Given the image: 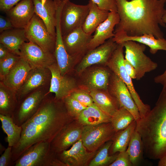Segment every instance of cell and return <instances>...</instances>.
Instances as JSON below:
<instances>
[{
	"label": "cell",
	"instance_id": "cell-40",
	"mask_svg": "<svg viewBox=\"0 0 166 166\" xmlns=\"http://www.w3.org/2000/svg\"><path fill=\"white\" fill-rule=\"evenodd\" d=\"M133 166L126 150L119 152L115 160L109 166Z\"/></svg>",
	"mask_w": 166,
	"mask_h": 166
},
{
	"label": "cell",
	"instance_id": "cell-17",
	"mask_svg": "<svg viewBox=\"0 0 166 166\" xmlns=\"http://www.w3.org/2000/svg\"><path fill=\"white\" fill-rule=\"evenodd\" d=\"M97 150L90 152L83 144L81 138L69 149L57 154V158L66 166H89Z\"/></svg>",
	"mask_w": 166,
	"mask_h": 166
},
{
	"label": "cell",
	"instance_id": "cell-34",
	"mask_svg": "<svg viewBox=\"0 0 166 166\" xmlns=\"http://www.w3.org/2000/svg\"><path fill=\"white\" fill-rule=\"evenodd\" d=\"M112 143V140H110L102 146L89 162V166H109L113 162L119 152L112 155L109 154V150Z\"/></svg>",
	"mask_w": 166,
	"mask_h": 166
},
{
	"label": "cell",
	"instance_id": "cell-46",
	"mask_svg": "<svg viewBox=\"0 0 166 166\" xmlns=\"http://www.w3.org/2000/svg\"><path fill=\"white\" fill-rule=\"evenodd\" d=\"M10 52L5 45L0 43V60L6 57Z\"/></svg>",
	"mask_w": 166,
	"mask_h": 166
},
{
	"label": "cell",
	"instance_id": "cell-16",
	"mask_svg": "<svg viewBox=\"0 0 166 166\" xmlns=\"http://www.w3.org/2000/svg\"><path fill=\"white\" fill-rule=\"evenodd\" d=\"M112 73L108 67L87 68L81 75V82L78 88L89 92L96 90H108Z\"/></svg>",
	"mask_w": 166,
	"mask_h": 166
},
{
	"label": "cell",
	"instance_id": "cell-2",
	"mask_svg": "<svg viewBox=\"0 0 166 166\" xmlns=\"http://www.w3.org/2000/svg\"><path fill=\"white\" fill-rule=\"evenodd\" d=\"M120 21L115 34L124 33L129 36L151 34L164 38L160 26L166 27L162 20L166 0H115Z\"/></svg>",
	"mask_w": 166,
	"mask_h": 166
},
{
	"label": "cell",
	"instance_id": "cell-33",
	"mask_svg": "<svg viewBox=\"0 0 166 166\" xmlns=\"http://www.w3.org/2000/svg\"><path fill=\"white\" fill-rule=\"evenodd\" d=\"M126 151L133 166L139 165L143 159L144 150L141 135L136 130L131 137Z\"/></svg>",
	"mask_w": 166,
	"mask_h": 166
},
{
	"label": "cell",
	"instance_id": "cell-27",
	"mask_svg": "<svg viewBox=\"0 0 166 166\" xmlns=\"http://www.w3.org/2000/svg\"><path fill=\"white\" fill-rule=\"evenodd\" d=\"M111 118L94 103L83 110L75 119L84 126L110 122Z\"/></svg>",
	"mask_w": 166,
	"mask_h": 166
},
{
	"label": "cell",
	"instance_id": "cell-6",
	"mask_svg": "<svg viewBox=\"0 0 166 166\" xmlns=\"http://www.w3.org/2000/svg\"><path fill=\"white\" fill-rule=\"evenodd\" d=\"M122 43L125 49L124 58L135 68L137 80H140L146 73L157 68V64L144 53L145 45L132 41H126Z\"/></svg>",
	"mask_w": 166,
	"mask_h": 166
},
{
	"label": "cell",
	"instance_id": "cell-49",
	"mask_svg": "<svg viewBox=\"0 0 166 166\" xmlns=\"http://www.w3.org/2000/svg\"><path fill=\"white\" fill-rule=\"evenodd\" d=\"M4 147L0 143V152L2 153L3 151H4L6 149L4 148Z\"/></svg>",
	"mask_w": 166,
	"mask_h": 166
},
{
	"label": "cell",
	"instance_id": "cell-18",
	"mask_svg": "<svg viewBox=\"0 0 166 166\" xmlns=\"http://www.w3.org/2000/svg\"><path fill=\"white\" fill-rule=\"evenodd\" d=\"M48 69L51 75L49 92L55 94V98L56 100H63L78 88L74 79L66 75L62 76L61 74L56 62L50 66Z\"/></svg>",
	"mask_w": 166,
	"mask_h": 166
},
{
	"label": "cell",
	"instance_id": "cell-35",
	"mask_svg": "<svg viewBox=\"0 0 166 166\" xmlns=\"http://www.w3.org/2000/svg\"><path fill=\"white\" fill-rule=\"evenodd\" d=\"M134 120L133 116L128 111L120 107L111 117L110 123L117 132L127 128Z\"/></svg>",
	"mask_w": 166,
	"mask_h": 166
},
{
	"label": "cell",
	"instance_id": "cell-37",
	"mask_svg": "<svg viewBox=\"0 0 166 166\" xmlns=\"http://www.w3.org/2000/svg\"><path fill=\"white\" fill-rule=\"evenodd\" d=\"M21 58L19 55L11 52L0 60V77L1 81L9 73Z\"/></svg>",
	"mask_w": 166,
	"mask_h": 166
},
{
	"label": "cell",
	"instance_id": "cell-30",
	"mask_svg": "<svg viewBox=\"0 0 166 166\" xmlns=\"http://www.w3.org/2000/svg\"><path fill=\"white\" fill-rule=\"evenodd\" d=\"M136 125V122L134 120L125 129L115 132L111 140L112 143L109 151L110 155L126 150Z\"/></svg>",
	"mask_w": 166,
	"mask_h": 166
},
{
	"label": "cell",
	"instance_id": "cell-10",
	"mask_svg": "<svg viewBox=\"0 0 166 166\" xmlns=\"http://www.w3.org/2000/svg\"><path fill=\"white\" fill-rule=\"evenodd\" d=\"M118 45L112 38L97 47L88 50L78 63L76 69L77 73L81 75L86 69L94 65L106 66Z\"/></svg>",
	"mask_w": 166,
	"mask_h": 166
},
{
	"label": "cell",
	"instance_id": "cell-26",
	"mask_svg": "<svg viewBox=\"0 0 166 166\" xmlns=\"http://www.w3.org/2000/svg\"><path fill=\"white\" fill-rule=\"evenodd\" d=\"M29 42L26 37L25 30L13 28L0 33V43L7 47L10 51L19 55L20 49L22 44Z\"/></svg>",
	"mask_w": 166,
	"mask_h": 166
},
{
	"label": "cell",
	"instance_id": "cell-5",
	"mask_svg": "<svg viewBox=\"0 0 166 166\" xmlns=\"http://www.w3.org/2000/svg\"><path fill=\"white\" fill-rule=\"evenodd\" d=\"M124 46L122 43L118 44L106 65L111 71L118 77L125 84L129 90L136 105L140 117H144L150 111V106L144 104L136 91L132 79L127 73L124 64Z\"/></svg>",
	"mask_w": 166,
	"mask_h": 166
},
{
	"label": "cell",
	"instance_id": "cell-45",
	"mask_svg": "<svg viewBox=\"0 0 166 166\" xmlns=\"http://www.w3.org/2000/svg\"><path fill=\"white\" fill-rule=\"evenodd\" d=\"M154 82L161 84L163 86V89H166V69L162 74L156 76L154 78Z\"/></svg>",
	"mask_w": 166,
	"mask_h": 166
},
{
	"label": "cell",
	"instance_id": "cell-1",
	"mask_svg": "<svg viewBox=\"0 0 166 166\" xmlns=\"http://www.w3.org/2000/svg\"><path fill=\"white\" fill-rule=\"evenodd\" d=\"M75 119L68 114L63 100L45 97L36 113L21 126L20 139L12 147L13 163L32 145L41 141L50 143L64 126Z\"/></svg>",
	"mask_w": 166,
	"mask_h": 166
},
{
	"label": "cell",
	"instance_id": "cell-14",
	"mask_svg": "<svg viewBox=\"0 0 166 166\" xmlns=\"http://www.w3.org/2000/svg\"><path fill=\"white\" fill-rule=\"evenodd\" d=\"M42 91L38 90L30 93L17 104L12 118L17 125L21 126L37 111L45 97Z\"/></svg>",
	"mask_w": 166,
	"mask_h": 166
},
{
	"label": "cell",
	"instance_id": "cell-39",
	"mask_svg": "<svg viewBox=\"0 0 166 166\" xmlns=\"http://www.w3.org/2000/svg\"><path fill=\"white\" fill-rule=\"evenodd\" d=\"M95 4L101 9L109 12H117L115 0H89Z\"/></svg>",
	"mask_w": 166,
	"mask_h": 166
},
{
	"label": "cell",
	"instance_id": "cell-12",
	"mask_svg": "<svg viewBox=\"0 0 166 166\" xmlns=\"http://www.w3.org/2000/svg\"><path fill=\"white\" fill-rule=\"evenodd\" d=\"M20 56L32 69L48 68L56 62L54 54L45 51L36 44L30 41L22 44L20 49Z\"/></svg>",
	"mask_w": 166,
	"mask_h": 166
},
{
	"label": "cell",
	"instance_id": "cell-41",
	"mask_svg": "<svg viewBox=\"0 0 166 166\" xmlns=\"http://www.w3.org/2000/svg\"><path fill=\"white\" fill-rule=\"evenodd\" d=\"M12 147L8 146L0 157V166L14 165L12 160Z\"/></svg>",
	"mask_w": 166,
	"mask_h": 166
},
{
	"label": "cell",
	"instance_id": "cell-8",
	"mask_svg": "<svg viewBox=\"0 0 166 166\" xmlns=\"http://www.w3.org/2000/svg\"><path fill=\"white\" fill-rule=\"evenodd\" d=\"M25 30L29 41L36 44L45 51L54 54L56 38L49 33L43 21L35 13Z\"/></svg>",
	"mask_w": 166,
	"mask_h": 166
},
{
	"label": "cell",
	"instance_id": "cell-3",
	"mask_svg": "<svg viewBox=\"0 0 166 166\" xmlns=\"http://www.w3.org/2000/svg\"><path fill=\"white\" fill-rule=\"evenodd\" d=\"M144 152L151 159L159 160L166 155V89H163L154 107L136 122Z\"/></svg>",
	"mask_w": 166,
	"mask_h": 166
},
{
	"label": "cell",
	"instance_id": "cell-7",
	"mask_svg": "<svg viewBox=\"0 0 166 166\" xmlns=\"http://www.w3.org/2000/svg\"><path fill=\"white\" fill-rule=\"evenodd\" d=\"M70 0H63L61 11L60 25L62 36L82 27L89 11L88 4L77 5Z\"/></svg>",
	"mask_w": 166,
	"mask_h": 166
},
{
	"label": "cell",
	"instance_id": "cell-9",
	"mask_svg": "<svg viewBox=\"0 0 166 166\" xmlns=\"http://www.w3.org/2000/svg\"><path fill=\"white\" fill-rule=\"evenodd\" d=\"M115 132L110 122L84 126L81 139L88 151H95L111 140Z\"/></svg>",
	"mask_w": 166,
	"mask_h": 166
},
{
	"label": "cell",
	"instance_id": "cell-42",
	"mask_svg": "<svg viewBox=\"0 0 166 166\" xmlns=\"http://www.w3.org/2000/svg\"><path fill=\"white\" fill-rule=\"evenodd\" d=\"M21 0H0V10L6 13Z\"/></svg>",
	"mask_w": 166,
	"mask_h": 166
},
{
	"label": "cell",
	"instance_id": "cell-20",
	"mask_svg": "<svg viewBox=\"0 0 166 166\" xmlns=\"http://www.w3.org/2000/svg\"><path fill=\"white\" fill-rule=\"evenodd\" d=\"M119 21V17L117 12H109L107 18L95 31L88 45V50L94 49L103 44L108 39L114 37L115 27Z\"/></svg>",
	"mask_w": 166,
	"mask_h": 166
},
{
	"label": "cell",
	"instance_id": "cell-29",
	"mask_svg": "<svg viewBox=\"0 0 166 166\" xmlns=\"http://www.w3.org/2000/svg\"><path fill=\"white\" fill-rule=\"evenodd\" d=\"M88 4L89 12L82 28L86 34H92L97 27L107 18L109 12L100 9L90 0Z\"/></svg>",
	"mask_w": 166,
	"mask_h": 166
},
{
	"label": "cell",
	"instance_id": "cell-11",
	"mask_svg": "<svg viewBox=\"0 0 166 166\" xmlns=\"http://www.w3.org/2000/svg\"><path fill=\"white\" fill-rule=\"evenodd\" d=\"M108 90L117 101L120 107L124 108L132 114L136 122L140 119L138 108L127 87L112 72Z\"/></svg>",
	"mask_w": 166,
	"mask_h": 166
},
{
	"label": "cell",
	"instance_id": "cell-28",
	"mask_svg": "<svg viewBox=\"0 0 166 166\" xmlns=\"http://www.w3.org/2000/svg\"><path fill=\"white\" fill-rule=\"evenodd\" d=\"M89 93L94 103L102 110L111 117L120 108L117 101L108 90H96Z\"/></svg>",
	"mask_w": 166,
	"mask_h": 166
},
{
	"label": "cell",
	"instance_id": "cell-4",
	"mask_svg": "<svg viewBox=\"0 0 166 166\" xmlns=\"http://www.w3.org/2000/svg\"><path fill=\"white\" fill-rule=\"evenodd\" d=\"M15 166H66L52 150L50 143H37L27 148L14 162Z\"/></svg>",
	"mask_w": 166,
	"mask_h": 166
},
{
	"label": "cell",
	"instance_id": "cell-48",
	"mask_svg": "<svg viewBox=\"0 0 166 166\" xmlns=\"http://www.w3.org/2000/svg\"><path fill=\"white\" fill-rule=\"evenodd\" d=\"M162 20L163 22L166 25V9L165 10L162 16ZM166 40V38H165Z\"/></svg>",
	"mask_w": 166,
	"mask_h": 166
},
{
	"label": "cell",
	"instance_id": "cell-25",
	"mask_svg": "<svg viewBox=\"0 0 166 166\" xmlns=\"http://www.w3.org/2000/svg\"><path fill=\"white\" fill-rule=\"evenodd\" d=\"M113 40L117 44L132 41L148 46L152 54H156L159 50L166 51V40L164 38H156L151 34H144L138 36H129L124 33L115 34Z\"/></svg>",
	"mask_w": 166,
	"mask_h": 166
},
{
	"label": "cell",
	"instance_id": "cell-19",
	"mask_svg": "<svg viewBox=\"0 0 166 166\" xmlns=\"http://www.w3.org/2000/svg\"><path fill=\"white\" fill-rule=\"evenodd\" d=\"M5 13L14 28L25 29L35 13L33 0H21Z\"/></svg>",
	"mask_w": 166,
	"mask_h": 166
},
{
	"label": "cell",
	"instance_id": "cell-32",
	"mask_svg": "<svg viewBox=\"0 0 166 166\" xmlns=\"http://www.w3.org/2000/svg\"><path fill=\"white\" fill-rule=\"evenodd\" d=\"M0 120L3 131L7 135L8 146H15L19 142L22 131V126L17 125L11 117L0 114Z\"/></svg>",
	"mask_w": 166,
	"mask_h": 166
},
{
	"label": "cell",
	"instance_id": "cell-47",
	"mask_svg": "<svg viewBox=\"0 0 166 166\" xmlns=\"http://www.w3.org/2000/svg\"><path fill=\"white\" fill-rule=\"evenodd\" d=\"M159 160L158 166H166V155Z\"/></svg>",
	"mask_w": 166,
	"mask_h": 166
},
{
	"label": "cell",
	"instance_id": "cell-23",
	"mask_svg": "<svg viewBox=\"0 0 166 166\" xmlns=\"http://www.w3.org/2000/svg\"><path fill=\"white\" fill-rule=\"evenodd\" d=\"M50 74L51 73L48 68L32 69L25 82L16 93L18 101L33 90L45 84L48 81Z\"/></svg>",
	"mask_w": 166,
	"mask_h": 166
},
{
	"label": "cell",
	"instance_id": "cell-13",
	"mask_svg": "<svg viewBox=\"0 0 166 166\" xmlns=\"http://www.w3.org/2000/svg\"><path fill=\"white\" fill-rule=\"evenodd\" d=\"M83 127L75 119L64 126L50 143L52 151L57 154L69 149L81 138Z\"/></svg>",
	"mask_w": 166,
	"mask_h": 166
},
{
	"label": "cell",
	"instance_id": "cell-22",
	"mask_svg": "<svg viewBox=\"0 0 166 166\" xmlns=\"http://www.w3.org/2000/svg\"><path fill=\"white\" fill-rule=\"evenodd\" d=\"M35 13L43 21L49 33L56 38L57 6L53 0H33Z\"/></svg>",
	"mask_w": 166,
	"mask_h": 166
},
{
	"label": "cell",
	"instance_id": "cell-36",
	"mask_svg": "<svg viewBox=\"0 0 166 166\" xmlns=\"http://www.w3.org/2000/svg\"><path fill=\"white\" fill-rule=\"evenodd\" d=\"M68 114L75 119L87 107L83 105L70 95L63 99Z\"/></svg>",
	"mask_w": 166,
	"mask_h": 166
},
{
	"label": "cell",
	"instance_id": "cell-21",
	"mask_svg": "<svg viewBox=\"0 0 166 166\" xmlns=\"http://www.w3.org/2000/svg\"><path fill=\"white\" fill-rule=\"evenodd\" d=\"M56 39L54 53L61 74L66 75L77 63L75 60L67 53L64 45L60 25V16H57Z\"/></svg>",
	"mask_w": 166,
	"mask_h": 166
},
{
	"label": "cell",
	"instance_id": "cell-31",
	"mask_svg": "<svg viewBox=\"0 0 166 166\" xmlns=\"http://www.w3.org/2000/svg\"><path fill=\"white\" fill-rule=\"evenodd\" d=\"M6 86L0 85V114L12 117L18 103L16 92Z\"/></svg>",
	"mask_w": 166,
	"mask_h": 166
},
{
	"label": "cell",
	"instance_id": "cell-38",
	"mask_svg": "<svg viewBox=\"0 0 166 166\" xmlns=\"http://www.w3.org/2000/svg\"><path fill=\"white\" fill-rule=\"evenodd\" d=\"M70 95L86 107L90 106L94 103L89 93L85 90L78 88L73 91Z\"/></svg>",
	"mask_w": 166,
	"mask_h": 166
},
{
	"label": "cell",
	"instance_id": "cell-43",
	"mask_svg": "<svg viewBox=\"0 0 166 166\" xmlns=\"http://www.w3.org/2000/svg\"><path fill=\"white\" fill-rule=\"evenodd\" d=\"M10 20L6 17L2 15L0 16V32L13 28Z\"/></svg>",
	"mask_w": 166,
	"mask_h": 166
},
{
	"label": "cell",
	"instance_id": "cell-15",
	"mask_svg": "<svg viewBox=\"0 0 166 166\" xmlns=\"http://www.w3.org/2000/svg\"><path fill=\"white\" fill-rule=\"evenodd\" d=\"M93 36L85 33L82 27L62 36L64 47L68 54L78 63L88 51V45Z\"/></svg>",
	"mask_w": 166,
	"mask_h": 166
},
{
	"label": "cell",
	"instance_id": "cell-44",
	"mask_svg": "<svg viewBox=\"0 0 166 166\" xmlns=\"http://www.w3.org/2000/svg\"><path fill=\"white\" fill-rule=\"evenodd\" d=\"M124 64L126 71L128 74L132 79H136V71L133 66L125 59L124 60Z\"/></svg>",
	"mask_w": 166,
	"mask_h": 166
},
{
	"label": "cell",
	"instance_id": "cell-24",
	"mask_svg": "<svg viewBox=\"0 0 166 166\" xmlns=\"http://www.w3.org/2000/svg\"><path fill=\"white\" fill-rule=\"evenodd\" d=\"M32 69L28 63L21 57L1 82L16 93L25 82Z\"/></svg>",
	"mask_w": 166,
	"mask_h": 166
}]
</instances>
